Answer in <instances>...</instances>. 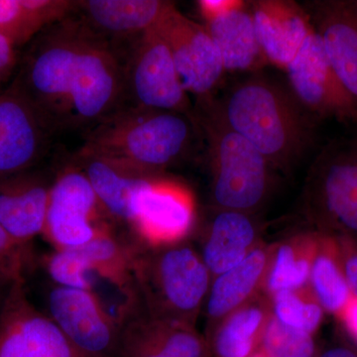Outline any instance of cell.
I'll return each mask as SVG.
<instances>
[{"instance_id":"6da1fadb","label":"cell","mask_w":357,"mask_h":357,"mask_svg":"<svg viewBox=\"0 0 357 357\" xmlns=\"http://www.w3.org/2000/svg\"><path fill=\"white\" fill-rule=\"evenodd\" d=\"M13 81L54 134L89 130L123 107L121 52L74 11L30 42Z\"/></svg>"},{"instance_id":"7a4b0ae2","label":"cell","mask_w":357,"mask_h":357,"mask_svg":"<svg viewBox=\"0 0 357 357\" xmlns=\"http://www.w3.org/2000/svg\"><path fill=\"white\" fill-rule=\"evenodd\" d=\"M230 128L243 136L274 170L290 173L314 138V119L280 84L251 77L230 89L218 102Z\"/></svg>"},{"instance_id":"3957f363","label":"cell","mask_w":357,"mask_h":357,"mask_svg":"<svg viewBox=\"0 0 357 357\" xmlns=\"http://www.w3.org/2000/svg\"><path fill=\"white\" fill-rule=\"evenodd\" d=\"M198 129L178 112L123 107L86 130L81 150L164 175L189 153Z\"/></svg>"},{"instance_id":"277c9868","label":"cell","mask_w":357,"mask_h":357,"mask_svg":"<svg viewBox=\"0 0 357 357\" xmlns=\"http://www.w3.org/2000/svg\"><path fill=\"white\" fill-rule=\"evenodd\" d=\"M131 271L150 317L196 328L213 277L189 241L158 248L134 243Z\"/></svg>"},{"instance_id":"5b68a950","label":"cell","mask_w":357,"mask_h":357,"mask_svg":"<svg viewBox=\"0 0 357 357\" xmlns=\"http://www.w3.org/2000/svg\"><path fill=\"white\" fill-rule=\"evenodd\" d=\"M198 102L195 119L208 145L211 206L253 215L269 196L274 169L230 128L213 96Z\"/></svg>"},{"instance_id":"8992f818","label":"cell","mask_w":357,"mask_h":357,"mask_svg":"<svg viewBox=\"0 0 357 357\" xmlns=\"http://www.w3.org/2000/svg\"><path fill=\"white\" fill-rule=\"evenodd\" d=\"M304 211L312 229L357 238V137L321 150L307 178Z\"/></svg>"},{"instance_id":"52a82bcc","label":"cell","mask_w":357,"mask_h":357,"mask_svg":"<svg viewBox=\"0 0 357 357\" xmlns=\"http://www.w3.org/2000/svg\"><path fill=\"white\" fill-rule=\"evenodd\" d=\"M119 51L124 70L123 107L195 117L189 93L182 86L170 50L156 28L122 45Z\"/></svg>"},{"instance_id":"ba28073f","label":"cell","mask_w":357,"mask_h":357,"mask_svg":"<svg viewBox=\"0 0 357 357\" xmlns=\"http://www.w3.org/2000/svg\"><path fill=\"white\" fill-rule=\"evenodd\" d=\"M89 178L70 161L52 182L42 236L54 250L79 248L115 232Z\"/></svg>"},{"instance_id":"9c48e42d","label":"cell","mask_w":357,"mask_h":357,"mask_svg":"<svg viewBox=\"0 0 357 357\" xmlns=\"http://www.w3.org/2000/svg\"><path fill=\"white\" fill-rule=\"evenodd\" d=\"M196 220V202L190 189L160 175L136 192L128 227L134 243L158 248L188 241Z\"/></svg>"},{"instance_id":"30bf717a","label":"cell","mask_w":357,"mask_h":357,"mask_svg":"<svg viewBox=\"0 0 357 357\" xmlns=\"http://www.w3.org/2000/svg\"><path fill=\"white\" fill-rule=\"evenodd\" d=\"M0 357H84L50 317L28 298L25 279L13 282L0 307Z\"/></svg>"},{"instance_id":"8fae6325","label":"cell","mask_w":357,"mask_h":357,"mask_svg":"<svg viewBox=\"0 0 357 357\" xmlns=\"http://www.w3.org/2000/svg\"><path fill=\"white\" fill-rule=\"evenodd\" d=\"M155 28L170 50L185 91L199 100L211 98L225 70L206 27L185 17L173 3Z\"/></svg>"},{"instance_id":"7c38bea8","label":"cell","mask_w":357,"mask_h":357,"mask_svg":"<svg viewBox=\"0 0 357 357\" xmlns=\"http://www.w3.org/2000/svg\"><path fill=\"white\" fill-rule=\"evenodd\" d=\"M46 307V314L82 356L117 357L121 328L88 291L53 284Z\"/></svg>"},{"instance_id":"4fadbf2b","label":"cell","mask_w":357,"mask_h":357,"mask_svg":"<svg viewBox=\"0 0 357 357\" xmlns=\"http://www.w3.org/2000/svg\"><path fill=\"white\" fill-rule=\"evenodd\" d=\"M285 70L291 91L312 116L357 121V103L335 75L316 30Z\"/></svg>"},{"instance_id":"5bb4252c","label":"cell","mask_w":357,"mask_h":357,"mask_svg":"<svg viewBox=\"0 0 357 357\" xmlns=\"http://www.w3.org/2000/svg\"><path fill=\"white\" fill-rule=\"evenodd\" d=\"M53 135L15 82L0 91V178L34 168Z\"/></svg>"},{"instance_id":"9a60e30c","label":"cell","mask_w":357,"mask_h":357,"mask_svg":"<svg viewBox=\"0 0 357 357\" xmlns=\"http://www.w3.org/2000/svg\"><path fill=\"white\" fill-rule=\"evenodd\" d=\"M197 328L152 318L143 310L121 328L117 357H211Z\"/></svg>"},{"instance_id":"2e32d148","label":"cell","mask_w":357,"mask_h":357,"mask_svg":"<svg viewBox=\"0 0 357 357\" xmlns=\"http://www.w3.org/2000/svg\"><path fill=\"white\" fill-rule=\"evenodd\" d=\"M52 182L28 170L0 178V227L14 241L31 245L43 234Z\"/></svg>"},{"instance_id":"e0dca14e","label":"cell","mask_w":357,"mask_h":357,"mask_svg":"<svg viewBox=\"0 0 357 357\" xmlns=\"http://www.w3.org/2000/svg\"><path fill=\"white\" fill-rule=\"evenodd\" d=\"M256 36L268 63L285 70L314 30L309 14L296 2H251Z\"/></svg>"},{"instance_id":"ac0fdd59","label":"cell","mask_w":357,"mask_h":357,"mask_svg":"<svg viewBox=\"0 0 357 357\" xmlns=\"http://www.w3.org/2000/svg\"><path fill=\"white\" fill-rule=\"evenodd\" d=\"M172 4L163 0H77L74 13L119 48L156 27Z\"/></svg>"},{"instance_id":"d6986e66","label":"cell","mask_w":357,"mask_h":357,"mask_svg":"<svg viewBox=\"0 0 357 357\" xmlns=\"http://www.w3.org/2000/svg\"><path fill=\"white\" fill-rule=\"evenodd\" d=\"M273 244L262 241L236 266L213 277L203 311L206 335L232 312L264 291Z\"/></svg>"},{"instance_id":"ffe728a7","label":"cell","mask_w":357,"mask_h":357,"mask_svg":"<svg viewBox=\"0 0 357 357\" xmlns=\"http://www.w3.org/2000/svg\"><path fill=\"white\" fill-rule=\"evenodd\" d=\"M312 25L340 83L357 103V7L354 1L326 0L312 6Z\"/></svg>"},{"instance_id":"44dd1931","label":"cell","mask_w":357,"mask_h":357,"mask_svg":"<svg viewBox=\"0 0 357 357\" xmlns=\"http://www.w3.org/2000/svg\"><path fill=\"white\" fill-rule=\"evenodd\" d=\"M89 178L100 204L115 225L128 227L134 196L157 174L79 149L72 160Z\"/></svg>"},{"instance_id":"7402d4cb","label":"cell","mask_w":357,"mask_h":357,"mask_svg":"<svg viewBox=\"0 0 357 357\" xmlns=\"http://www.w3.org/2000/svg\"><path fill=\"white\" fill-rule=\"evenodd\" d=\"M213 211L202 232L199 250L213 278L243 261L261 243L252 215L236 211Z\"/></svg>"},{"instance_id":"603a6c76","label":"cell","mask_w":357,"mask_h":357,"mask_svg":"<svg viewBox=\"0 0 357 357\" xmlns=\"http://www.w3.org/2000/svg\"><path fill=\"white\" fill-rule=\"evenodd\" d=\"M272 317L271 299L263 291L204 335L210 345L211 356H252L259 351Z\"/></svg>"},{"instance_id":"cb8c5ba5","label":"cell","mask_w":357,"mask_h":357,"mask_svg":"<svg viewBox=\"0 0 357 357\" xmlns=\"http://www.w3.org/2000/svg\"><path fill=\"white\" fill-rule=\"evenodd\" d=\"M206 23L204 27L220 51L225 70H256L267 64L245 2Z\"/></svg>"},{"instance_id":"d4e9b609","label":"cell","mask_w":357,"mask_h":357,"mask_svg":"<svg viewBox=\"0 0 357 357\" xmlns=\"http://www.w3.org/2000/svg\"><path fill=\"white\" fill-rule=\"evenodd\" d=\"M84 268V290L121 328L144 310L131 271V260L89 264Z\"/></svg>"},{"instance_id":"484cf974","label":"cell","mask_w":357,"mask_h":357,"mask_svg":"<svg viewBox=\"0 0 357 357\" xmlns=\"http://www.w3.org/2000/svg\"><path fill=\"white\" fill-rule=\"evenodd\" d=\"M318 238L319 232L311 229L297 232L273 244L264 288L269 297L309 285Z\"/></svg>"},{"instance_id":"4316f807","label":"cell","mask_w":357,"mask_h":357,"mask_svg":"<svg viewBox=\"0 0 357 357\" xmlns=\"http://www.w3.org/2000/svg\"><path fill=\"white\" fill-rule=\"evenodd\" d=\"M75 6L76 1L70 0H0V34L20 48L72 13Z\"/></svg>"},{"instance_id":"83f0119b","label":"cell","mask_w":357,"mask_h":357,"mask_svg":"<svg viewBox=\"0 0 357 357\" xmlns=\"http://www.w3.org/2000/svg\"><path fill=\"white\" fill-rule=\"evenodd\" d=\"M309 286L324 311L335 319L342 316L354 300L340 264L335 236L331 234L319 232Z\"/></svg>"},{"instance_id":"f1b7e54d","label":"cell","mask_w":357,"mask_h":357,"mask_svg":"<svg viewBox=\"0 0 357 357\" xmlns=\"http://www.w3.org/2000/svg\"><path fill=\"white\" fill-rule=\"evenodd\" d=\"M270 299L273 317L281 325L314 335L323 323L326 312L309 285L282 291Z\"/></svg>"},{"instance_id":"f546056e","label":"cell","mask_w":357,"mask_h":357,"mask_svg":"<svg viewBox=\"0 0 357 357\" xmlns=\"http://www.w3.org/2000/svg\"><path fill=\"white\" fill-rule=\"evenodd\" d=\"M259 351L267 357H317L314 335L281 325L272 317Z\"/></svg>"},{"instance_id":"4dcf8cb0","label":"cell","mask_w":357,"mask_h":357,"mask_svg":"<svg viewBox=\"0 0 357 357\" xmlns=\"http://www.w3.org/2000/svg\"><path fill=\"white\" fill-rule=\"evenodd\" d=\"M52 283L84 290V264L76 248L54 250L44 258Z\"/></svg>"},{"instance_id":"1f68e13d","label":"cell","mask_w":357,"mask_h":357,"mask_svg":"<svg viewBox=\"0 0 357 357\" xmlns=\"http://www.w3.org/2000/svg\"><path fill=\"white\" fill-rule=\"evenodd\" d=\"M33 263L31 245L17 243L0 227V275L11 281L25 279Z\"/></svg>"},{"instance_id":"d6a6232c","label":"cell","mask_w":357,"mask_h":357,"mask_svg":"<svg viewBox=\"0 0 357 357\" xmlns=\"http://www.w3.org/2000/svg\"><path fill=\"white\" fill-rule=\"evenodd\" d=\"M333 236L347 285L352 297L357 300V238L347 236Z\"/></svg>"},{"instance_id":"836d02e7","label":"cell","mask_w":357,"mask_h":357,"mask_svg":"<svg viewBox=\"0 0 357 357\" xmlns=\"http://www.w3.org/2000/svg\"><path fill=\"white\" fill-rule=\"evenodd\" d=\"M20 47L13 40L0 34V86L13 76L20 62Z\"/></svg>"},{"instance_id":"e575fe53","label":"cell","mask_w":357,"mask_h":357,"mask_svg":"<svg viewBox=\"0 0 357 357\" xmlns=\"http://www.w3.org/2000/svg\"><path fill=\"white\" fill-rule=\"evenodd\" d=\"M243 2L241 0H199L198 7L204 21H208L241 6Z\"/></svg>"},{"instance_id":"d590c367","label":"cell","mask_w":357,"mask_h":357,"mask_svg":"<svg viewBox=\"0 0 357 357\" xmlns=\"http://www.w3.org/2000/svg\"><path fill=\"white\" fill-rule=\"evenodd\" d=\"M337 319L349 338V344L357 351V300L354 298L342 316Z\"/></svg>"},{"instance_id":"8d00e7d4","label":"cell","mask_w":357,"mask_h":357,"mask_svg":"<svg viewBox=\"0 0 357 357\" xmlns=\"http://www.w3.org/2000/svg\"><path fill=\"white\" fill-rule=\"evenodd\" d=\"M317 357H357V351L349 344H335L321 349Z\"/></svg>"},{"instance_id":"74e56055","label":"cell","mask_w":357,"mask_h":357,"mask_svg":"<svg viewBox=\"0 0 357 357\" xmlns=\"http://www.w3.org/2000/svg\"><path fill=\"white\" fill-rule=\"evenodd\" d=\"M13 282L14 281L9 280V279L0 275V307H1L4 299H6V294L8 292L9 287H10Z\"/></svg>"},{"instance_id":"f35d334b","label":"cell","mask_w":357,"mask_h":357,"mask_svg":"<svg viewBox=\"0 0 357 357\" xmlns=\"http://www.w3.org/2000/svg\"><path fill=\"white\" fill-rule=\"evenodd\" d=\"M250 357H267V356H265V354H263V352L261 351H259L256 352L255 354H253V356H250Z\"/></svg>"},{"instance_id":"ab89813d","label":"cell","mask_w":357,"mask_h":357,"mask_svg":"<svg viewBox=\"0 0 357 357\" xmlns=\"http://www.w3.org/2000/svg\"><path fill=\"white\" fill-rule=\"evenodd\" d=\"M2 91V89H1V86H0V91Z\"/></svg>"},{"instance_id":"60d3db41","label":"cell","mask_w":357,"mask_h":357,"mask_svg":"<svg viewBox=\"0 0 357 357\" xmlns=\"http://www.w3.org/2000/svg\"><path fill=\"white\" fill-rule=\"evenodd\" d=\"M354 2H356V7H357V1H354Z\"/></svg>"}]
</instances>
